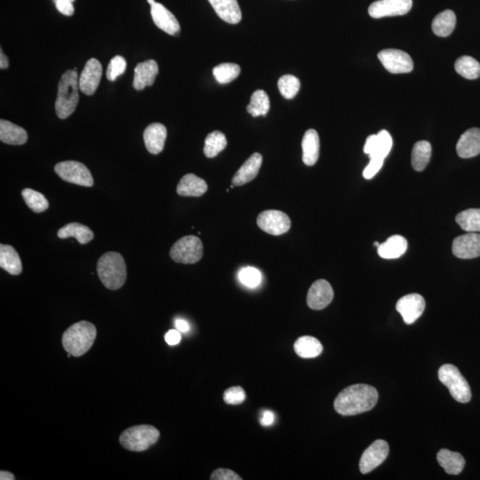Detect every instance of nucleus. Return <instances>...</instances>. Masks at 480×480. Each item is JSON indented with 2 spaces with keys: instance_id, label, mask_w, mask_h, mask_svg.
Segmentation results:
<instances>
[{
  "instance_id": "obj_45",
  "label": "nucleus",
  "mask_w": 480,
  "mask_h": 480,
  "mask_svg": "<svg viewBox=\"0 0 480 480\" xmlns=\"http://www.w3.org/2000/svg\"><path fill=\"white\" fill-rule=\"evenodd\" d=\"M210 479L212 480H241V477L234 472L232 470L217 469L212 472Z\"/></svg>"
},
{
  "instance_id": "obj_26",
  "label": "nucleus",
  "mask_w": 480,
  "mask_h": 480,
  "mask_svg": "<svg viewBox=\"0 0 480 480\" xmlns=\"http://www.w3.org/2000/svg\"><path fill=\"white\" fill-rule=\"evenodd\" d=\"M437 460L445 472L450 475H458L466 466V460L460 452L441 449L437 452Z\"/></svg>"
},
{
  "instance_id": "obj_23",
  "label": "nucleus",
  "mask_w": 480,
  "mask_h": 480,
  "mask_svg": "<svg viewBox=\"0 0 480 480\" xmlns=\"http://www.w3.org/2000/svg\"><path fill=\"white\" fill-rule=\"evenodd\" d=\"M303 161L306 166H314L320 157V136L314 129H309L303 135Z\"/></svg>"
},
{
  "instance_id": "obj_16",
  "label": "nucleus",
  "mask_w": 480,
  "mask_h": 480,
  "mask_svg": "<svg viewBox=\"0 0 480 480\" xmlns=\"http://www.w3.org/2000/svg\"><path fill=\"white\" fill-rule=\"evenodd\" d=\"M452 254L460 259H473L480 257V234L469 232L459 236L452 241Z\"/></svg>"
},
{
  "instance_id": "obj_39",
  "label": "nucleus",
  "mask_w": 480,
  "mask_h": 480,
  "mask_svg": "<svg viewBox=\"0 0 480 480\" xmlns=\"http://www.w3.org/2000/svg\"><path fill=\"white\" fill-rule=\"evenodd\" d=\"M22 196L26 205L33 212H42L47 210L48 206H50L47 197L43 194L39 193V191L32 189H24L22 191Z\"/></svg>"
},
{
  "instance_id": "obj_12",
  "label": "nucleus",
  "mask_w": 480,
  "mask_h": 480,
  "mask_svg": "<svg viewBox=\"0 0 480 480\" xmlns=\"http://www.w3.org/2000/svg\"><path fill=\"white\" fill-rule=\"evenodd\" d=\"M390 448L388 443L382 439L375 440L364 450L360 461V470L362 474L371 472L381 466L387 458Z\"/></svg>"
},
{
  "instance_id": "obj_35",
  "label": "nucleus",
  "mask_w": 480,
  "mask_h": 480,
  "mask_svg": "<svg viewBox=\"0 0 480 480\" xmlns=\"http://www.w3.org/2000/svg\"><path fill=\"white\" fill-rule=\"evenodd\" d=\"M455 221L467 232H480V209H467L457 215Z\"/></svg>"
},
{
  "instance_id": "obj_7",
  "label": "nucleus",
  "mask_w": 480,
  "mask_h": 480,
  "mask_svg": "<svg viewBox=\"0 0 480 480\" xmlns=\"http://www.w3.org/2000/svg\"><path fill=\"white\" fill-rule=\"evenodd\" d=\"M203 244L196 236H185L176 241L170 250V257L174 262L193 264L203 257Z\"/></svg>"
},
{
  "instance_id": "obj_2",
  "label": "nucleus",
  "mask_w": 480,
  "mask_h": 480,
  "mask_svg": "<svg viewBox=\"0 0 480 480\" xmlns=\"http://www.w3.org/2000/svg\"><path fill=\"white\" fill-rule=\"evenodd\" d=\"M97 330L95 325L88 321L78 322L63 334V346L68 353L74 357L86 354L95 342Z\"/></svg>"
},
{
  "instance_id": "obj_19",
  "label": "nucleus",
  "mask_w": 480,
  "mask_h": 480,
  "mask_svg": "<svg viewBox=\"0 0 480 480\" xmlns=\"http://www.w3.org/2000/svg\"><path fill=\"white\" fill-rule=\"evenodd\" d=\"M168 136V130L160 123L149 124L144 133V140L146 149L149 153L157 155L163 151Z\"/></svg>"
},
{
  "instance_id": "obj_28",
  "label": "nucleus",
  "mask_w": 480,
  "mask_h": 480,
  "mask_svg": "<svg viewBox=\"0 0 480 480\" xmlns=\"http://www.w3.org/2000/svg\"><path fill=\"white\" fill-rule=\"evenodd\" d=\"M0 267L11 275L17 276L22 273V261L12 246L0 245Z\"/></svg>"
},
{
  "instance_id": "obj_1",
  "label": "nucleus",
  "mask_w": 480,
  "mask_h": 480,
  "mask_svg": "<svg viewBox=\"0 0 480 480\" xmlns=\"http://www.w3.org/2000/svg\"><path fill=\"white\" fill-rule=\"evenodd\" d=\"M378 393L369 384H353L342 390L336 397L335 409L338 414L351 416L362 414L375 408Z\"/></svg>"
},
{
  "instance_id": "obj_46",
  "label": "nucleus",
  "mask_w": 480,
  "mask_h": 480,
  "mask_svg": "<svg viewBox=\"0 0 480 480\" xmlns=\"http://www.w3.org/2000/svg\"><path fill=\"white\" fill-rule=\"evenodd\" d=\"M57 10L61 14L66 15V17H72L74 14L75 9L73 7V3L75 0H53Z\"/></svg>"
},
{
  "instance_id": "obj_37",
  "label": "nucleus",
  "mask_w": 480,
  "mask_h": 480,
  "mask_svg": "<svg viewBox=\"0 0 480 480\" xmlns=\"http://www.w3.org/2000/svg\"><path fill=\"white\" fill-rule=\"evenodd\" d=\"M391 148H393V138L386 130H382L376 135L375 146H373V150L372 153L369 155V157L370 159L378 157V159L385 160V157L390 153Z\"/></svg>"
},
{
  "instance_id": "obj_25",
  "label": "nucleus",
  "mask_w": 480,
  "mask_h": 480,
  "mask_svg": "<svg viewBox=\"0 0 480 480\" xmlns=\"http://www.w3.org/2000/svg\"><path fill=\"white\" fill-rule=\"evenodd\" d=\"M0 141L10 145H23L28 141L25 130L10 121L0 120Z\"/></svg>"
},
{
  "instance_id": "obj_51",
  "label": "nucleus",
  "mask_w": 480,
  "mask_h": 480,
  "mask_svg": "<svg viewBox=\"0 0 480 480\" xmlns=\"http://www.w3.org/2000/svg\"><path fill=\"white\" fill-rule=\"evenodd\" d=\"M0 479L1 480H14L15 479L14 474L9 472H6V470H1L0 472Z\"/></svg>"
},
{
  "instance_id": "obj_24",
  "label": "nucleus",
  "mask_w": 480,
  "mask_h": 480,
  "mask_svg": "<svg viewBox=\"0 0 480 480\" xmlns=\"http://www.w3.org/2000/svg\"><path fill=\"white\" fill-rule=\"evenodd\" d=\"M205 180L194 174H188L181 179L177 185V193L182 197H200L208 190Z\"/></svg>"
},
{
  "instance_id": "obj_6",
  "label": "nucleus",
  "mask_w": 480,
  "mask_h": 480,
  "mask_svg": "<svg viewBox=\"0 0 480 480\" xmlns=\"http://www.w3.org/2000/svg\"><path fill=\"white\" fill-rule=\"evenodd\" d=\"M439 379L448 387L451 396L458 402L464 404L472 400V391L469 384L454 364H443L439 370Z\"/></svg>"
},
{
  "instance_id": "obj_34",
  "label": "nucleus",
  "mask_w": 480,
  "mask_h": 480,
  "mask_svg": "<svg viewBox=\"0 0 480 480\" xmlns=\"http://www.w3.org/2000/svg\"><path fill=\"white\" fill-rule=\"evenodd\" d=\"M270 109V99L265 91L257 90L252 95L247 111L253 117L265 116Z\"/></svg>"
},
{
  "instance_id": "obj_47",
  "label": "nucleus",
  "mask_w": 480,
  "mask_h": 480,
  "mask_svg": "<svg viewBox=\"0 0 480 480\" xmlns=\"http://www.w3.org/2000/svg\"><path fill=\"white\" fill-rule=\"evenodd\" d=\"M165 340L166 343L170 346L177 345L182 340L181 332H179L177 329L169 330L168 332L166 334Z\"/></svg>"
},
{
  "instance_id": "obj_50",
  "label": "nucleus",
  "mask_w": 480,
  "mask_h": 480,
  "mask_svg": "<svg viewBox=\"0 0 480 480\" xmlns=\"http://www.w3.org/2000/svg\"><path fill=\"white\" fill-rule=\"evenodd\" d=\"M9 66V62H8V58L7 56L4 53H3V51L0 52V69H8Z\"/></svg>"
},
{
  "instance_id": "obj_43",
  "label": "nucleus",
  "mask_w": 480,
  "mask_h": 480,
  "mask_svg": "<svg viewBox=\"0 0 480 480\" xmlns=\"http://www.w3.org/2000/svg\"><path fill=\"white\" fill-rule=\"evenodd\" d=\"M247 399V394L243 388L235 386L224 391L223 400L228 405H240Z\"/></svg>"
},
{
  "instance_id": "obj_32",
  "label": "nucleus",
  "mask_w": 480,
  "mask_h": 480,
  "mask_svg": "<svg viewBox=\"0 0 480 480\" xmlns=\"http://www.w3.org/2000/svg\"><path fill=\"white\" fill-rule=\"evenodd\" d=\"M433 148L428 141L416 142L412 151V166L415 171H424L430 163Z\"/></svg>"
},
{
  "instance_id": "obj_44",
  "label": "nucleus",
  "mask_w": 480,
  "mask_h": 480,
  "mask_svg": "<svg viewBox=\"0 0 480 480\" xmlns=\"http://www.w3.org/2000/svg\"><path fill=\"white\" fill-rule=\"evenodd\" d=\"M384 160L378 159H370V162L367 168H364L363 172V176L367 180H370L381 170L382 166H384Z\"/></svg>"
},
{
  "instance_id": "obj_49",
  "label": "nucleus",
  "mask_w": 480,
  "mask_h": 480,
  "mask_svg": "<svg viewBox=\"0 0 480 480\" xmlns=\"http://www.w3.org/2000/svg\"><path fill=\"white\" fill-rule=\"evenodd\" d=\"M175 327L179 332L184 334L188 333L190 331V325L186 320H176Z\"/></svg>"
},
{
  "instance_id": "obj_11",
  "label": "nucleus",
  "mask_w": 480,
  "mask_h": 480,
  "mask_svg": "<svg viewBox=\"0 0 480 480\" xmlns=\"http://www.w3.org/2000/svg\"><path fill=\"white\" fill-rule=\"evenodd\" d=\"M412 7V0H378L370 6L369 14L375 19L400 17L408 14Z\"/></svg>"
},
{
  "instance_id": "obj_36",
  "label": "nucleus",
  "mask_w": 480,
  "mask_h": 480,
  "mask_svg": "<svg viewBox=\"0 0 480 480\" xmlns=\"http://www.w3.org/2000/svg\"><path fill=\"white\" fill-rule=\"evenodd\" d=\"M227 139L226 135L220 131H214L206 136L205 141L204 153L206 157L212 159L226 148Z\"/></svg>"
},
{
  "instance_id": "obj_27",
  "label": "nucleus",
  "mask_w": 480,
  "mask_h": 480,
  "mask_svg": "<svg viewBox=\"0 0 480 480\" xmlns=\"http://www.w3.org/2000/svg\"><path fill=\"white\" fill-rule=\"evenodd\" d=\"M408 249V241L402 236L394 235L380 245L378 252L384 259H397L402 257Z\"/></svg>"
},
{
  "instance_id": "obj_41",
  "label": "nucleus",
  "mask_w": 480,
  "mask_h": 480,
  "mask_svg": "<svg viewBox=\"0 0 480 480\" xmlns=\"http://www.w3.org/2000/svg\"><path fill=\"white\" fill-rule=\"evenodd\" d=\"M239 279L246 287L254 288L262 282V273L253 267H247V268L240 270Z\"/></svg>"
},
{
  "instance_id": "obj_48",
  "label": "nucleus",
  "mask_w": 480,
  "mask_h": 480,
  "mask_svg": "<svg viewBox=\"0 0 480 480\" xmlns=\"http://www.w3.org/2000/svg\"><path fill=\"white\" fill-rule=\"evenodd\" d=\"M275 415L272 412L265 411L263 412L262 418H261L260 424L264 427L270 426L274 424Z\"/></svg>"
},
{
  "instance_id": "obj_38",
  "label": "nucleus",
  "mask_w": 480,
  "mask_h": 480,
  "mask_svg": "<svg viewBox=\"0 0 480 480\" xmlns=\"http://www.w3.org/2000/svg\"><path fill=\"white\" fill-rule=\"evenodd\" d=\"M241 72L239 65L236 63H221L212 69L215 80L220 84H228L239 77Z\"/></svg>"
},
{
  "instance_id": "obj_14",
  "label": "nucleus",
  "mask_w": 480,
  "mask_h": 480,
  "mask_svg": "<svg viewBox=\"0 0 480 480\" xmlns=\"http://www.w3.org/2000/svg\"><path fill=\"white\" fill-rule=\"evenodd\" d=\"M102 74V67L98 60L92 58L87 61L86 65L78 78L80 90L87 96H93L99 87Z\"/></svg>"
},
{
  "instance_id": "obj_40",
  "label": "nucleus",
  "mask_w": 480,
  "mask_h": 480,
  "mask_svg": "<svg viewBox=\"0 0 480 480\" xmlns=\"http://www.w3.org/2000/svg\"><path fill=\"white\" fill-rule=\"evenodd\" d=\"M279 92L285 99H293L299 92L300 80L293 75H284L278 82Z\"/></svg>"
},
{
  "instance_id": "obj_42",
  "label": "nucleus",
  "mask_w": 480,
  "mask_h": 480,
  "mask_svg": "<svg viewBox=\"0 0 480 480\" xmlns=\"http://www.w3.org/2000/svg\"><path fill=\"white\" fill-rule=\"evenodd\" d=\"M127 69V61L123 56L113 57L109 62L107 69V78L109 81H115L120 76L122 75Z\"/></svg>"
},
{
  "instance_id": "obj_29",
  "label": "nucleus",
  "mask_w": 480,
  "mask_h": 480,
  "mask_svg": "<svg viewBox=\"0 0 480 480\" xmlns=\"http://www.w3.org/2000/svg\"><path fill=\"white\" fill-rule=\"evenodd\" d=\"M60 239L75 238L81 245H86L92 241L94 237L93 230L89 227L78 223H71L61 228L57 233Z\"/></svg>"
},
{
  "instance_id": "obj_4",
  "label": "nucleus",
  "mask_w": 480,
  "mask_h": 480,
  "mask_svg": "<svg viewBox=\"0 0 480 480\" xmlns=\"http://www.w3.org/2000/svg\"><path fill=\"white\" fill-rule=\"evenodd\" d=\"M78 75L76 69L63 73L58 85V96L56 101V111L61 120L71 116L78 103Z\"/></svg>"
},
{
  "instance_id": "obj_9",
  "label": "nucleus",
  "mask_w": 480,
  "mask_h": 480,
  "mask_svg": "<svg viewBox=\"0 0 480 480\" xmlns=\"http://www.w3.org/2000/svg\"><path fill=\"white\" fill-rule=\"evenodd\" d=\"M257 226L270 235L281 236L290 230L291 220L284 212L266 210L258 215Z\"/></svg>"
},
{
  "instance_id": "obj_53",
  "label": "nucleus",
  "mask_w": 480,
  "mask_h": 480,
  "mask_svg": "<svg viewBox=\"0 0 480 480\" xmlns=\"http://www.w3.org/2000/svg\"><path fill=\"white\" fill-rule=\"evenodd\" d=\"M373 246H375V247H378V248L379 246H380V244H379L378 242H375V243H373Z\"/></svg>"
},
{
  "instance_id": "obj_15",
  "label": "nucleus",
  "mask_w": 480,
  "mask_h": 480,
  "mask_svg": "<svg viewBox=\"0 0 480 480\" xmlns=\"http://www.w3.org/2000/svg\"><path fill=\"white\" fill-rule=\"evenodd\" d=\"M334 299V290L325 279H318L312 284L307 294V305L315 311H320L330 305Z\"/></svg>"
},
{
  "instance_id": "obj_33",
  "label": "nucleus",
  "mask_w": 480,
  "mask_h": 480,
  "mask_svg": "<svg viewBox=\"0 0 480 480\" xmlns=\"http://www.w3.org/2000/svg\"><path fill=\"white\" fill-rule=\"evenodd\" d=\"M455 71L467 80H476L480 77V63L472 56H464L457 60Z\"/></svg>"
},
{
  "instance_id": "obj_10",
  "label": "nucleus",
  "mask_w": 480,
  "mask_h": 480,
  "mask_svg": "<svg viewBox=\"0 0 480 480\" xmlns=\"http://www.w3.org/2000/svg\"><path fill=\"white\" fill-rule=\"evenodd\" d=\"M378 58L384 68L393 74L409 73L414 69V63L408 53L399 50H385L380 52Z\"/></svg>"
},
{
  "instance_id": "obj_17",
  "label": "nucleus",
  "mask_w": 480,
  "mask_h": 480,
  "mask_svg": "<svg viewBox=\"0 0 480 480\" xmlns=\"http://www.w3.org/2000/svg\"><path fill=\"white\" fill-rule=\"evenodd\" d=\"M151 17L157 28L169 35L177 36L180 33L181 27L178 20L160 3H156L151 9Z\"/></svg>"
},
{
  "instance_id": "obj_22",
  "label": "nucleus",
  "mask_w": 480,
  "mask_h": 480,
  "mask_svg": "<svg viewBox=\"0 0 480 480\" xmlns=\"http://www.w3.org/2000/svg\"><path fill=\"white\" fill-rule=\"evenodd\" d=\"M208 1L215 9V13L224 22L237 24L241 21L242 14L238 0H208Z\"/></svg>"
},
{
  "instance_id": "obj_18",
  "label": "nucleus",
  "mask_w": 480,
  "mask_h": 480,
  "mask_svg": "<svg viewBox=\"0 0 480 480\" xmlns=\"http://www.w3.org/2000/svg\"><path fill=\"white\" fill-rule=\"evenodd\" d=\"M159 74V65L156 61L148 60L140 63L135 69L133 86L135 90H144L146 87L153 86Z\"/></svg>"
},
{
  "instance_id": "obj_52",
  "label": "nucleus",
  "mask_w": 480,
  "mask_h": 480,
  "mask_svg": "<svg viewBox=\"0 0 480 480\" xmlns=\"http://www.w3.org/2000/svg\"><path fill=\"white\" fill-rule=\"evenodd\" d=\"M147 1L149 4L151 5V7H153V6H154L157 3L156 1H155V0H147Z\"/></svg>"
},
{
  "instance_id": "obj_21",
  "label": "nucleus",
  "mask_w": 480,
  "mask_h": 480,
  "mask_svg": "<svg viewBox=\"0 0 480 480\" xmlns=\"http://www.w3.org/2000/svg\"><path fill=\"white\" fill-rule=\"evenodd\" d=\"M458 156L470 159L480 154V129H470L461 135L457 144Z\"/></svg>"
},
{
  "instance_id": "obj_13",
  "label": "nucleus",
  "mask_w": 480,
  "mask_h": 480,
  "mask_svg": "<svg viewBox=\"0 0 480 480\" xmlns=\"http://www.w3.org/2000/svg\"><path fill=\"white\" fill-rule=\"evenodd\" d=\"M425 300L421 294H410L397 301L396 309L406 324H414L425 309Z\"/></svg>"
},
{
  "instance_id": "obj_30",
  "label": "nucleus",
  "mask_w": 480,
  "mask_h": 480,
  "mask_svg": "<svg viewBox=\"0 0 480 480\" xmlns=\"http://www.w3.org/2000/svg\"><path fill=\"white\" fill-rule=\"evenodd\" d=\"M294 351L303 358H312L320 356L323 351V346L320 341L312 336H302L296 340L294 345Z\"/></svg>"
},
{
  "instance_id": "obj_20",
  "label": "nucleus",
  "mask_w": 480,
  "mask_h": 480,
  "mask_svg": "<svg viewBox=\"0 0 480 480\" xmlns=\"http://www.w3.org/2000/svg\"><path fill=\"white\" fill-rule=\"evenodd\" d=\"M262 164V155L258 153L252 154L234 175L232 179L234 186H242L253 181L259 173Z\"/></svg>"
},
{
  "instance_id": "obj_3",
  "label": "nucleus",
  "mask_w": 480,
  "mask_h": 480,
  "mask_svg": "<svg viewBox=\"0 0 480 480\" xmlns=\"http://www.w3.org/2000/svg\"><path fill=\"white\" fill-rule=\"evenodd\" d=\"M97 273L106 288L112 291L120 290L126 282L127 274L122 255L116 252L103 254L97 263Z\"/></svg>"
},
{
  "instance_id": "obj_31",
  "label": "nucleus",
  "mask_w": 480,
  "mask_h": 480,
  "mask_svg": "<svg viewBox=\"0 0 480 480\" xmlns=\"http://www.w3.org/2000/svg\"><path fill=\"white\" fill-rule=\"evenodd\" d=\"M455 25H457V17L454 12L445 10L434 18L431 28L437 36L446 38L452 34Z\"/></svg>"
},
{
  "instance_id": "obj_5",
  "label": "nucleus",
  "mask_w": 480,
  "mask_h": 480,
  "mask_svg": "<svg viewBox=\"0 0 480 480\" xmlns=\"http://www.w3.org/2000/svg\"><path fill=\"white\" fill-rule=\"evenodd\" d=\"M160 436V430L151 425H138L123 431L120 442L127 450L142 452L156 444Z\"/></svg>"
},
{
  "instance_id": "obj_8",
  "label": "nucleus",
  "mask_w": 480,
  "mask_h": 480,
  "mask_svg": "<svg viewBox=\"0 0 480 480\" xmlns=\"http://www.w3.org/2000/svg\"><path fill=\"white\" fill-rule=\"evenodd\" d=\"M54 172L61 179L69 184L84 187H92L94 185L93 176L89 169L78 161L68 160L56 164Z\"/></svg>"
}]
</instances>
